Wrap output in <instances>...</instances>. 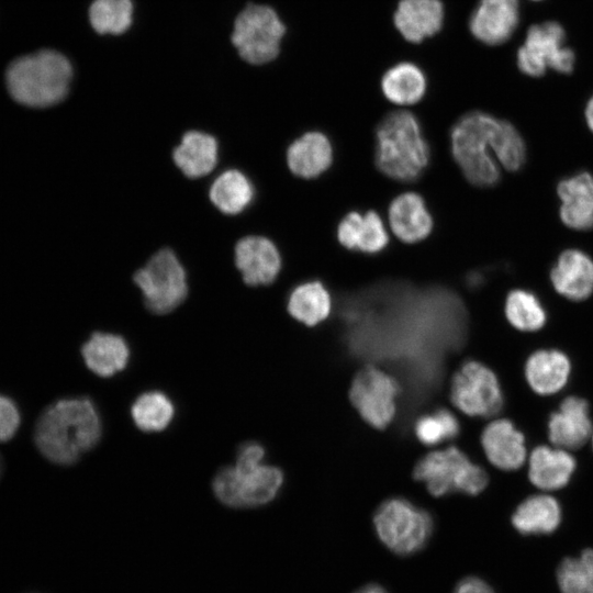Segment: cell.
<instances>
[{"instance_id":"obj_13","label":"cell","mask_w":593,"mask_h":593,"mask_svg":"<svg viewBox=\"0 0 593 593\" xmlns=\"http://www.w3.org/2000/svg\"><path fill=\"white\" fill-rule=\"evenodd\" d=\"M519 20L517 0H479L469 29L472 35L488 45H500L514 33Z\"/></svg>"},{"instance_id":"obj_12","label":"cell","mask_w":593,"mask_h":593,"mask_svg":"<svg viewBox=\"0 0 593 593\" xmlns=\"http://www.w3.org/2000/svg\"><path fill=\"white\" fill-rule=\"evenodd\" d=\"M396 381L384 371L368 366L354 378L349 399L360 416L372 427L385 428L395 415Z\"/></svg>"},{"instance_id":"obj_16","label":"cell","mask_w":593,"mask_h":593,"mask_svg":"<svg viewBox=\"0 0 593 593\" xmlns=\"http://www.w3.org/2000/svg\"><path fill=\"white\" fill-rule=\"evenodd\" d=\"M481 444L489 461L501 470H516L526 460L525 437L508 419L488 424L482 432Z\"/></svg>"},{"instance_id":"obj_41","label":"cell","mask_w":593,"mask_h":593,"mask_svg":"<svg viewBox=\"0 0 593 593\" xmlns=\"http://www.w3.org/2000/svg\"><path fill=\"white\" fill-rule=\"evenodd\" d=\"M592 443H593V434H592Z\"/></svg>"},{"instance_id":"obj_28","label":"cell","mask_w":593,"mask_h":593,"mask_svg":"<svg viewBox=\"0 0 593 593\" xmlns=\"http://www.w3.org/2000/svg\"><path fill=\"white\" fill-rule=\"evenodd\" d=\"M426 86V77L422 69L407 61L388 69L381 80L384 97L398 105L417 103L424 97Z\"/></svg>"},{"instance_id":"obj_1","label":"cell","mask_w":593,"mask_h":593,"mask_svg":"<svg viewBox=\"0 0 593 593\" xmlns=\"http://www.w3.org/2000/svg\"><path fill=\"white\" fill-rule=\"evenodd\" d=\"M451 152L463 176L479 187L497 182L496 160L506 170L516 171L526 158V147L516 128L479 111L463 115L454 125Z\"/></svg>"},{"instance_id":"obj_19","label":"cell","mask_w":593,"mask_h":593,"mask_svg":"<svg viewBox=\"0 0 593 593\" xmlns=\"http://www.w3.org/2000/svg\"><path fill=\"white\" fill-rule=\"evenodd\" d=\"M388 219L393 234L404 243L419 242L433 228V219L424 200L414 192L398 195L389 206Z\"/></svg>"},{"instance_id":"obj_29","label":"cell","mask_w":593,"mask_h":593,"mask_svg":"<svg viewBox=\"0 0 593 593\" xmlns=\"http://www.w3.org/2000/svg\"><path fill=\"white\" fill-rule=\"evenodd\" d=\"M331 310V295L320 281L301 283L289 295V313L307 326H314L327 318Z\"/></svg>"},{"instance_id":"obj_6","label":"cell","mask_w":593,"mask_h":593,"mask_svg":"<svg viewBox=\"0 0 593 593\" xmlns=\"http://www.w3.org/2000/svg\"><path fill=\"white\" fill-rule=\"evenodd\" d=\"M381 541L398 555H412L427 542L432 530V517L404 499L383 502L373 517Z\"/></svg>"},{"instance_id":"obj_9","label":"cell","mask_w":593,"mask_h":593,"mask_svg":"<svg viewBox=\"0 0 593 593\" xmlns=\"http://www.w3.org/2000/svg\"><path fill=\"white\" fill-rule=\"evenodd\" d=\"M283 482L277 468L260 463L249 469L226 467L213 480L216 497L231 507H250L270 502Z\"/></svg>"},{"instance_id":"obj_11","label":"cell","mask_w":593,"mask_h":593,"mask_svg":"<svg viewBox=\"0 0 593 593\" xmlns=\"http://www.w3.org/2000/svg\"><path fill=\"white\" fill-rule=\"evenodd\" d=\"M450 400L469 416L490 417L503 407V393L494 372L478 361H467L455 373Z\"/></svg>"},{"instance_id":"obj_14","label":"cell","mask_w":593,"mask_h":593,"mask_svg":"<svg viewBox=\"0 0 593 593\" xmlns=\"http://www.w3.org/2000/svg\"><path fill=\"white\" fill-rule=\"evenodd\" d=\"M235 264L248 286L271 283L281 268L276 245L262 236H246L235 246Z\"/></svg>"},{"instance_id":"obj_17","label":"cell","mask_w":593,"mask_h":593,"mask_svg":"<svg viewBox=\"0 0 593 593\" xmlns=\"http://www.w3.org/2000/svg\"><path fill=\"white\" fill-rule=\"evenodd\" d=\"M444 16L440 0H400L393 21L406 41L419 43L441 30Z\"/></svg>"},{"instance_id":"obj_35","label":"cell","mask_w":593,"mask_h":593,"mask_svg":"<svg viewBox=\"0 0 593 593\" xmlns=\"http://www.w3.org/2000/svg\"><path fill=\"white\" fill-rule=\"evenodd\" d=\"M417 439L427 446L454 439L460 430L458 419L446 409L421 416L414 426Z\"/></svg>"},{"instance_id":"obj_33","label":"cell","mask_w":593,"mask_h":593,"mask_svg":"<svg viewBox=\"0 0 593 593\" xmlns=\"http://www.w3.org/2000/svg\"><path fill=\"white\" fill-rule=\"evenodd\" d=\"M505 315L515 328L535 332L546 323V313L538 299L524 290H513L505 302Z\"/></svg>"},{"instance_id":"obj_37","label":"cell","mask_w":593,"mask_h":593,"mask_svg":"<svg viewBox=\"0 0 593 593\" xmlns=\"http://www.w3.org/2000/svg\"><path fill=\"white\" fill-rule=\"evenodd\" d=\"M265 456L264 448L255 443H248L244 445L237 455L236 465L237 469H249L262 463Z\"/></svg>"},{"instance_id":"obj_25","label":"cell","mask_w":593,"mask_h":593,"mask_svg":"<svg viewBox=\"0 0 593 593\" xmlns=\"http://www.w3.org/2000/svg\"><path fill=\"white\" fill-rule=\"evenodd\" d=\"M81 354L87 367L100 377L123 370L130 357L126 342L110 333H93L83 344Z\"/></svg>"},{"instance_id":"obj_3","label":"cell","mask_w":593,"mask_h":593,"mask_svg":"<svg viewBox=\"0 0 593 593\" xmlns=\"http://www.w3.org/2000/svg\"><path fill=\"white\" fill-rule=\"evenodd\" d=\"M71 79L70 61L52 49L21 56L5 71L10 96L16 102L32 108H46L64 100Z\"/></svg>"},{"instance_id":"obj_5","label":"cell","mask_w":593,"mask_h":593,"mask_svg":"<svg viewBox=\"0 0 593 593\" xmlns=\"http://www.w3.org/2000/svg\"><path fill=\"white\" fill-rule=\"evenodd\" d=\"M413 475L435 496L452 492L477 495L488 484L486 472L456 447L427 454L416 463Z\"/></svg>"},{"instance_id":"obj_2","label":"cell","mask_w":593,"mask_h":593,"mask_svg":"<svg viewBox=\"0 0 593 593\" xmlns=\"http://www.w3.org/2000/svg\"><path fill=\"white\" fill-rule=\"evenodd\" d=\"M101 436V421L94 404L86 398L61 399L40 416L34 439L49 461L68 466L93 448Z\"/></svg>"},{"instance_id":"obj_40","label":"cell","mask_w":593,"mask_h":593,"mask_svg":"<svg viewBox=\"0 0 593 593\" xmlns=\"http://www.w3.org/2000/svg\"><path fill=\"white\" fill-rule=\"evenodd\" d=\"M585 118L590 130L593 132V97L590 99L586 105Z\"/></svg>"},{"instance_id":"obj_26","label":"cell","mask_w":593,"mask_h":593,"mask_svg":"<svg viewBox=\"0 0 593 593\" xmlns=\"http://www.w3.org/2000/svg\"><path fill=\"white\" fill-rule=\"evenodd\" d=\"M174 161L189 178H199L210 174L217 161L216 139L199 131L187 132L175 148Z\"/></svg>"},{"instance_id":"obj_36","label":"cell","mask_w":593,"mask_h":593,"mask_svg":"<svg viewBox=\"0 0 593 593\" xmlns=\"http://www.w3.org/2000/svg\"><path fill=\"white\" fill-rule=\"evenodd\" d=\"M20 425V412L15 403L0 394V441L11 439Z\"/></svg>"},{"instance_id":"obj_7","label":"cell","mask_w":593,"mask_h":593,"mask_svg":"<svg viewBox=\"0 0 593 593\" xmlns=\"http://www.w3.org/2000/svg\"><path fill=\"white\" fill-rule=\"evenodd\" d=\"M286 26L276 11L261 4H248L236 18L232 42L249 64L262 65L275 59Z\"/></svg>"},{"instance_id":"obj_24","label":"cell","mask_w":593,"mask_h":593,"mask_svg":"<svg viewBox=\"0 0 593 593\" xmlns=\"http://www.w3.org/2000/svg\"><path fill=\"white\" fill-rule=\"evenodd\" d=\"M333 148L329 139L321 132H307L294 139L287 152L289 169L298 177L312 179L332 164Z\"/></svg>"},{"instance_id":"obj_38","label":"cell","mask_w":593,"mask_h":593,"mask_svg":"<svg viewBox=\"0 0 593 593\" xmlns=\"http://www.w3.org/2000/svg\"><path fill=\"white\" fill-rule=\"evenodd\" d=\"M454 593H495L493 589L483 580L475 577L462 579L456 586Z\"/></svg>"},{"instance_id":"obj_8","label":"cell","mask_w":593,"mask_h":593,"mask_svg":"<svg viewBox=\"0 0 593 593\" xmlns=\"http://www.w3.org/2000/svg\"><path fill=\"white\" fill-rule=\"evenodd\" d=\"M134 281L144 295L146 306L156 314L175 310L188 292L186 271L168 248L157 251L137 270Z\"/></svg>"},{"instance_id":"obj_15","label":"cell","mask_w":593,"mask_h":593,"mask_svg":"<svg viewBox=\"0 0 593 593\" xmlns=\"http://www.w3.org/2000/svg\"><path fill=\"white\" fill-rule=\"evenodd\" d=\"M589 404L578 396L566 398L548 422V436L555 447L579 449L592 435Z\"/></svg>"},{"instance_id":"obj_34","label":"cell","mask_w":593,"mask_h":593,"mask_svg":"<svg viewBox=\"0 0 593 593\" xmlns=\"http://www.w3.org/2000/svg\"><path fill=\"white\" fill-rule=\"evenodd\" d=\"M131 0H94L89 9V20L99 34L124 33L132 23Z\"/></svg>"},{"instance_id":"obj_22","label":"cell","mask_w":593,"mask_h":593,"mask_svg":"<svg viewBox=\"0 0 593 593\" xmlns=\"http://www.w3.org/2000/svg\"><path fill=\"white\" fill-rule=\"evenodd\" d=\"M560 217L573 230L593 228V177L581 172L558 184Z\"/></svg>"},{"instance_id":"obj_4","label":"cell","mask_w":593,"mask_h":593,"mask_svg":"<svg viewBox=\"0 0 593 593\" xmlns=\"http://www.w3.org/2000/svg\"><path fill=\"white\" fill-rule=\"evenodd\" d=\"M376 163L399 181L417 178L428 163V147L416 116L404 110L389 113L377 128Z\"/></svg>"},{"instance_id":"obj_32","label":"cell","mask_w":593,"mask_h":593,"mask_svg":"<svg viewBox=\"0 0 593 593\" xmlns=\"http://www.w3.org/2000/svg\"><path fill=\"white\" fill-rule=\"evenodd\" d=\"M557 583L561 593H593V549L564 558L557 568Z\"/></svg>"},{"instance_id":"obj_23","label":"cell","mask_w":593,"mask_h":593,"mask_svg":"<svg viewBox=\"0 0 593 593\" xmlns=\"http://www.w3.org/2000/svg\"><path fill=\"white\" fill-rule=\"evenodd\" d=\"M571 363L566 354L557 349L533 353L525 365V377L530 389L540 395L560 391L568 381Z\"/></svg>"},{"instance_id":"obj_10","label":"cell","mask_w":593,"mask_h":593,"mask_svg":"<svg viewBox=\"0 0 593 593\" xmlns=\"http://www.w3.org/2000/svg\"><path fill=\"white\" fill-rule=\"evenodd\" d=\"M563 27L555 21L532 25L525 43L517 52V65L522 72L539 77L547 68L562 74L573 70L574 53L563 46Z\"/></svg>"},{"instance_id":"obj_18","label":"cell","mask_w":593,"mask_h":593,"mask_svg":"<svg viewBox=\"0 0 593 593\" xmlns=\"http://www.w3.org/2000/svg\"><path fill=\"white\" fill-rule=\"evenodd\" d=\"M558 293L572 301L588 299L593 292V261L577 249L564 250L550 273Z\"/></svg>"},{"instance_id":"obj_30","label":"cell","mask_w":593,"mask_h":593,"mask_svg":"<svg viewBox=\"0 0 593 593\" xmlns=\"http://www.w3.org/2000/svg\"><path fill=\"white\" fill-rule=\"evenodd\" d=\"M209 194L212 203L221 212L232 215L240 213L249 205L254 189L243 172L230 169L213 181Z\"/></svg>"},{"instance_id":"obj_39","label":"cell","mask_w":593,"mask_h":593,"mask_svg":"<svg viewBox=\"0 0 593 593\" xmlns=\"http://www.w3.org/2000/svg\"><path fill=\"white\" fill-rule=\"evenodd\" d=\"M355 593H387L383 588L377 584H368Z\"/></svg>"},{"instance_id":"obj_27","label":"cell","mask_w":593,"mask_h":593,"mask_svg":"<svg viewBox=\"0 0 593 593\" xmlns=\"http://www.w3.org/2000/svg\"><path fill=\"white\" fill-rule=\"evenodd\" d=\"M561 522L558 501L548 494L525 499L515 510L512 524L523 535L550 534Z\"/></svg>"},{"instance_id":"obj_20","label":"cell","mask_w":593,"mask_h":593,"mask_svg":"<svg viewBox=\"0 0 593 593\" xmlns=\"http://www.w3.org/2000/svg\"><path fill=\"white\" fill-rule=\"evenodd\" d=\"M337 238L347 249L368 254L382 250L389 243L383 221L374 211L349 212L338 224Z\"/></svg>"},{"instance_id":"obj_21","label":"cell","mask_w":593,"mask_h":593,"mask_svg":"<svg viewBox=\"0 0 593 593\" xmlns=\"http://www.w3.org/2000/svg\"><path fill=\"white\" fill-rule=\"evenodd\" d=\"M575 465L574 458L566 449L538 446L529 456L528 479L540 490H558L568 484Z\"/></svg>"},{"instance_id":"obj_31","label":"cell","mask_w":593,"mask_h":593,"mask_svg":"<svg viewBox=\"0 0 593 593\" xmlns=\"http://www.w3.org/2000/svg\"><path fill=\"white\" fill-rule=\"evenodd\" d=\"M174 404L163 392L150 391L141 394L132 405L131 414L135 425L144 432H160L174 417Z\"/></svg>"}]
</instances>
